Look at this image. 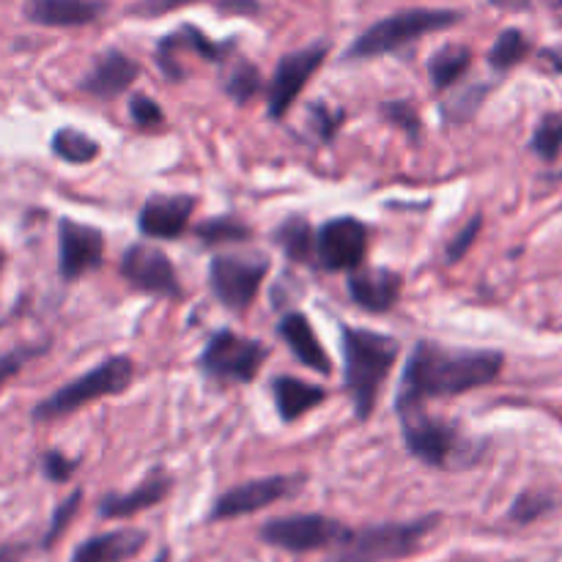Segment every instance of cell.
<instances>
[{"mask_svg": "<svg viewBox=\"0 0 562 562\" xmlns=\"http://www.w3.org/2000/svg\"><path fill=\"white\" fill-rule=\"evenodd\" d=\"M318 263L329 272L357 269L368 252V231L360 220L338 217L329 220L316 236Z\"/></svg>", "mask_w": 562, "mask_h": 562, "instance_id": "obj_12", "label": "cell"}, {"mask_svg": "<svg viewBox=\"0 0 562 562\" xmlns=\"http://www.w3.org/2000/svg\"><path fill=\"white\" fill-rule=\"evenodd\" d=\"M503 366L505 357L499 351L448 349L420 340L406 360L395 409H409L423 406L428 398H448L486 387L503 373Z\"/></svg>", "mask_w": 562, "mask_h": 562, "instance_id": "obj_1", "label": "cell"}, {"mask_svg": "<svg viewBox=\"0 0 562 562\" xmlns=\"http://www.w3.org/2000/svg\"><path fill=\"white\" fill-rule=\"evenodd\" d=\"M75 470H77V461L66 459L64 453H55V450H49V453L42 456V472L53 483H66Z\"/></svg>", "mask_w": 562, "mask_h": 562, "instance_id": "obj_35", "label": "cell"}, {"mask_svg": "<svg viewBox=\"0 0 562 562\" xmlns=\"http://www.w3.org/2000/svg\"><path fill=\"white\" fill-rule=\"evenodd\" d=\"M481 225H483L481 217H472L470 225L459 231V236L448 245V261H461V258L467 256V250L475 245L477 234H481Z\"/></svg>", "mask_w": 562, "mask_h": 562, "instance_id": "obj_36", "label": "cell"}, {"mask_svg": "<svg viewBox=\"0 0 562 562\" xmlns=\"http://www.w3.org/2000/svg\"><path fill=\"white\" fill-rule=\"evenodd\" d=\"M382 113L387 115L390 121H393V124H398V126H404L406 132H409L412 137H420V115L415 113V108H412V104H406V102H387L382 108Z\"/></svg>", "mask_w": 562, "mask_h": 562, "instance_id": "obj_34", "label": "cell"}, {"mask_svg": "<svg viewBox=\"0 0 562 562\" xmlns=\"http://www.w3.org/2000/svg\"><path fill=\"white\" fill-rule=\"evenodd\" d=\"M104 5L97 0H25V16L47 27L91 25L102 16Z\"/></svg>", "mask_w": 562, "mask_h": 562, "instance_id": "obj_17", "label": "cell"}, {"mask_svg": "<svg viewBox=\"0 0 562 562\" xmlns=\"http://www.w3.org/2000/svg\"><path fill=\"white\" fill-rule=\"evenodd\" d=\"M154 562H168V554H159V558L154 560Z\"/></svg>", "mask_w": 562, "mask_h": 562, "instance_id": "obj_42", "label": "cell"}, {"mask_svg": "<svg viewBox=\"0 0 562 562\" xmlns=\"http://www.w3.org/2000/svg\"><path fill=\"white\" fill-rule=\"evenodd\" d=\"M269 272L267 258H236L220 256L209 267V283H212L214 296L223 302L228 311H247L256 302L261 291L263 278Z\"/></svg>", "mask_w": 562, "mask_h": 562, "instance_id": "obj_9", "label": "cell"}, {"mask_svg": "<svg viewBox=\"0 0 562 562\" xmlns=\"http://www.w3.org/2000/svg\"><path fill=\"white\" fill-rule=\"evenodd\" d=\"M278 333H280V338L289 344L291 355H294L302 366L311 368V371H316V373H324V376H329V373H333V360L327 357L324 346L318 344V338H316V333H313L307 316H302V313H289V316L280 318Z\"/></svg>", "mask_w": 562, "mask_h": 562, "instance_id": "obj_20", "label": "cell"}, {"mask_svg": "<svg viewBox=\"0 0 562 562\" xmlns=\"http://www.w3.org/2000/svg\"><path fill=\"white\" fill-rule=\"evenodd\" d=\"M269 349L261 340L241 338L231 329H220L209 338L206 349L201 355V371L217 382H239L247 384L258 376Z\"/></svg>", "mask_w": 562, "mask_h": 562, "instance_id": "obj_8", "label": "cell"}, {"mask_svg": "<svg viewBox=\"0 0 562 562\" xmlns=\"http://www.w3.org/2000/svg\"><path fill=\"white\" fill-rule=\"evenodd\" d=\"M562 148V115H547L532 135V151L541 159H554Z\"/></svg>", "mask_w": 562, "mask_h": 562, "instance_id": "obj_29", "label": "cell"}, {"mask_svg": "<svg viewBox=\"0 0 562 562\" xmlns=\"http://www.w3.org/2000/svg\"><path fill=\"white\" fill-rule=\"evenodd\" d=\"M549 508H552V499L543 497V494H521L514 508H510V519L519 521V525H530L538 516L547 514Z\"/></svg>", "mask_w": 562, "mask_h": 562, "instance_id": "obj_31", "label": "cell"}, {"mask_svg": "<svg viewBox=\"0 0 562 562\" xmlns=\"http://www.w3.org/2000/svg\"><path fill=\"white\" fill-rule=\"evenodd\" d=\"M148 543V536L143 530H113L104 536L88 538L86 543L75 549L71 562H126L143 552Z\"/></svg>", "mask_w": 562, "mask_h": 562, "instance_id": "obj_19", "label": "cell"}, {"mask_svg": "<svg viewBox=\"0 0 562 562\" xmlns=\"http://www.w3.org/2000/svg\"><path fill=\"white\" fill-rule=\"evenodd\" d=\"M195 201L190 195H154L140 209V234L151 239H176L187 231Z\"/></svg>", "mask_w": 562, "mask_h": 562, "instance_id": "obj_15", "label": "cell"}, {"mask_svg": "<svg viewBox=\"0 0 562 562\" xmlns=\"http://www.w3.org/2000/svg\"><path fill=\"white\" fill-rule=\"evenodd\" d=\"M261 71H258L256 66L247 64V60H236V64L231 66L228 75H225L223 88L236 104H247L258 91H261Z\"/></svg>", "mask_w": 562, "mask_h": 562, "instance_id": "obj_26", "label": "cell"}, {"mask_svg": "<svg viewBox=\"0 0 562 562\" xmlns=\"http://www.w3.org/2000/svg\"><path fill=\"white\" fill-rule=\"evenodd\" d=\"M272 393H274V406H278V415L283 423L300 420L302 415H307L313 406H318L324 398H327V390L316 387V384H307L294 376L274 379Z\"/></svg>", "mask_w": 562, "mask_h": 562, "instance_id": "obj_22", "label": "cell"}, {"mask_svg": "<svg viewBox=\"0 0 562 562\" xmlns=\"http://www.w3.org/2000/svg\"><path fill=\"white\" fill-rule=\"evenodd\" d=\"M53 154L69 165H88L102 154L99 143L75 126H64L53 135Z\"/></svg>", "mask_w": 562, "mask_h": 562, "instance_id": "obj_25", "label": "cell"}, {"mask_svg": "<svg viewBox=\"0 0 562 562\" xmlns=\"http://www.w3.org/2000/svg\"><path fill=\"white\" fill-rule=\"evenodd\" d=\"M472 64V53L470 47H442L428 64V75H431V86L434 91H448L453 88L461 77L467 75Z\"/></svg>", "mask_w": 562, "mask_h": 562, "instance_id": "obj_23", "label": "cell"}, {"mask_svg": "<svg viewBox=\"0 0 562 562\" xmlns=\"http://www.w3.org/2000/svg\"><path fill=\"white\" fill-rule=\"evenodd\" d=\"M311 115H313V124H316L318 135H322L324 140H329V137L335 135L340 119H344V113H338V110H329L327 104H318V102L311 108Z\"/></svg>", "mask_w": 562, "mask_h": 562, "instance_id": "obj_37", "label": "cell"}, {"mask_svg": "<svg viewBox=\"0 0 562 562\" xmlns=\"http://www.w3.org/2000/svg\"><path fill=\"white\" fill-rule=\"evenodd\" d=\"M121 274L130 285L154 296H179V274L162 250L148 245H132L121 258Z\"/></svg>", "mask_w": 562, "mask_h": 562, "instance_id": "obj_14", "label": "cell"}, {"mask_svg": "<svg viewBox=\"0 0 562 562\" xmlns=\"http://www.w3.org/2000/svg\"><path fill=\"white\" fill-rule=\"evenodd\" d=\"M351 527L344 521L329 519L322 514H302V516H280V519L267 521L258 530L263 543L283 552L307 554V552H324V549H335L344 543L349 536Z\"/></svg>", "mask_w": 562, "mask_h": 562, "instance_id": "obj_7", "label": "cell"}, {"mask_svg": "<svg viewBox=\"0 0 562 562\" xmlns=\"http://www.w3.org/2000/svg\"><path fill=\"white\" fill-rule=\"evenodd\" d=\"M398 415L401 423H404L406 450L417 461H423L428 467H437V470H459V467L472 461L470 448H467L464 439H461V434L456 428L426 417L420 406L398 409Z\"/></svg>", "mask_w": 562, "mask_h": 562, "instance_id": "obj_6", "label": "cell"}, {"mask_svg": "<svg viewBox=\"0 0 562 562\" xmlns=\"http://www.w3.org/2000/svg\"><path fill=\"white\" fill-rule=\"evenodd\" d=\"M437 516L415 521H390L366 530H351L344 543L333 549L329 562H395L406 560L423 547L428 532L437 527Z\"/></svg>", "mask_w": 562, "mask_h": 562, "instance_id": "obj_3", "label": "cell"}, {"mask_svg": "<svg viewBox=\"0 0 562 562\" xmlns=\"http://www.w3.org/2000/svg\"><path fill=\"white\" fill-rule=\"evenodd\" d=\"M401 285V274L390 269H362L349 278V294L362 311L384 313L398 302Z\"/></svg>", "mask_w": 562, "mask_h": 562, "instance_id": "obj_18", "label": "cell"}, {"mask_svg": "<svg viewBox=\"0 0 562 562\" xmlns=\"http://www.w3.org/2000/svg\"><path fill=\"white\" fill-rule=\"evenodd\" d=\"M130 115H132V121L140 126V130H154V126H159L165 121L159 104L148 97H132Z\"/></svg>", "mask_w": 562, "mask_h": 562, "instance_id": "obj_33", "label": "cell"}, {"mask_svg": "<svg viewBox=\"0 0 562 562\" xmlns=\"http://www.w3.org/2000/svg\"><path fill=\"white\" fill-rule=\"evenodd\" d=\"M340 346H344V384L355 404L357 420H368L382 393L384 379L398 360V340L371 329L344 327Z\"/></svg>", "mask_w": 562, "mask_h": 562, "instance_id": "obj_2", "label": "cell"}, {"mask_svg": "<svg viewBox=\"0 0 562 562\" xmlns=\"http://www.w3.org/2000/svg\"><path fill=\"white\" fill-rule=\"evenodd\" d=\"M220 9H225V11H258V3H256V0H223V3H220Z\"/></svg>", "mask_w": 562, "mask_h": 562, "instance_id": "obj_40", "label": "cell"}, {"mask_svg": "<svg viewBox=\"0 0 562 562\" xmlns=\"http://www.w3.org/2000/svg\"><path fill=\"white\" fill-rule=\"evenodd\" d=\"M192 3V0H140V3L132 9V14L137 16H162L168 14V11H176L181 9V5Z\"/></svg>", "mask_w": 562, "mask_h": 562, "instance_id": "obj_38", "label": "cell"}, {"mask_svg": "<svg viewBox=\"0 0 562 562\" xmlns=\"http://www.w3.org/2000/svg\"><path fill=\"white\" fill-rule=\"evenodd\" d=\"M132 376H135V366H132L130 357H108V360L99 362L93 371H88L86 376L64 384V387L55 390L49 398L36 404L33 420L47 423L58 420V417L75 415L80 406L91 404V401L104 398V395L124 393L132 384Z\"/></svg>", "mask_w": 562, "mask_h": 562, "instance_id": "obj_4", "label": "cell"}, {"mask_svg": "<svg viewBox=\"0 0 562 562\" xmlns=\"http://www.w3.org/2000/svg\"><path fill=\"white\" fill-rule=\"evenodd\" d=\"M329 53L327 42L307 44V47L294 49V53L283 55L274 66V75L269 80L267 88V102H269V115L280 119V115L289 113V108L294 104V99L300 97L302 88L307 86L313 75L318 71V66L324 64Z\"/></svg>", "mask_w": 562, "mask_h": 562, "instance_id": "obj_11", "label": "cell"}, {"mask_svg": "<svg viewBox=\"0 0 562 562\" xmlns=\"http://www.w3.org/2000/svg\"><path fill=\"white\" fill-rule=\"evenodd\" d=\"M80 499H82V492H75L58 505V510H55L53 521H49V527H47V536H44V541H42L44 549H49L60 536H64L66 527H69V521L75 519L77 508H80Z\"/></svg>", "mask_w": 562, "mask_h": 562, "instance_id": "obj_30", "label": "cell"}, {"mask_svg": "<svg viewBox=\"0 0 562 562\" xmlns=\"http://www.w3.org/2000/svg\"><path fill=\"white\" fill-rule=\"evenodd\" d=\"M206 245H223V241H247L250 239V228L234 217H217L209 223L198 225L195 231Z\"/></svg>", "mask_w": 562, "mask_h": 562, "instance_id": "obj_28", "label": "cell"}, {"mask_svg": "<svg viewBox=\"0 0 562 562\" xmlns=\"http://www.w3.org/2000/svg\"><path fill=\"white\" fill-rule=\"evenodd\" d=\"M492 5H497V9H505V11H521L530 5V0H488Z\"/></svg>", "mask_w": 562, "mask_h": 562, "instance_id": "obj_41", "label": "cell"}, {"mask_svg": "<svg viewBox=\"0 0 562 562\" xmlns=\"http://www.w3.org/2000/svg\"><path fill=\"white\" fill-rule=\"evenodd\" d=\"M44 351V346H16L14 351L0 357V387H3L9 379H14L16 373L25 368V362H31L33 357H38Z\"/></svg>", "mask_w": 562, "mask_h": 562, "instance_id": "obj_32", "label": "cell"}, {"mask_svg": "<svg viewBox=\"0 0 562 562\" xmlns=\"http://www.w3.org/2000/svg\"><path fill=\"white\" fill-rule=\"evenodd\" d=\"M302 486H305V477L302 475H272L261 477V481L241 483V486H234L231 492L220 494L214 499V508L209 514V519L228 521L239 519V516H250L256 510L280 503V499L294 497Z\"/></svg>", "mask_w": 562, "mask_h": 562, "instance_id": "obj_10", "label": "cell"}, {"mask_svg": "<svg viewBox=\"0 0 562 562\" xmlns=\"http://www.w3.org/2000/svg\"><path fill=\"white\" fill-rule=\"evenodd\" d=\"M461 20L459 11L448 9H412L401 11V14L384 16L376 25L368 27L349 49V58H376V55L395 53L404 44L417 42L420 36L434 31H445V27L456 25Z\"/></svg>", "mask_w": 562, "mask_h": 562, "instance_id": "obj_5", "label": "cell"}, {"mask_svg": "<svg viewBox=\"0 0 562 562\" xmlns=\"http://www.w3.org/2000/svg\"><path fill=\"white\" fill-rule=\"evenodd\" d=\"M137 75H140L137 60L119 53V49H110V53H104L102 58L93 64V69L82 77L80 88L97 99H115L135 82Z\"/></svg>", "mask_w": 562, "mask_h": 562, "instance_id": "obj_16", "label": "cell"}, {"mask_svg": "<svg viewBox=\"0 0 562 562\" xmlns=\"http://www.w3.org/2000/svg\"><path fill=\"white\" fill-rule=\"evenodd\" d=\"M554 5H558V9L562 11V0H554Z\"/></svg>", "mask_w": 562, "mask_h": 562, "instance_id": "obj_43", "label": "cell"}, {"mask_svg": "<svg viewBox=\"0 0 562 562\" xmlns=\"http://www.w3.org/2000/svg\"><path fill=\"white\" fill-rule=\"evenodd\" d=\"M27 554L25 543H5L0 547V562H22Z\"/></svg>", "mask_w": 562, "mask_h": 562, "instance_id": "obj_39", "label": "cell"}, {"mask_svg": "<svg viewBox=\"0 0 562 562\" xmlns=\"http://www.w3.org/2000/svg\"><path fill=\"white\" fill-rule=\"evenodd\" d=\"M58 269L66 283H75L82 274L102 267L104 258V236L102 231L91 225L75 223V220H60L58 225Z\"/></svg>", "mask_w": 562, "mask_h": 562, "instance_id": "obj_13", "label": "cell"}, {"mask_svg": "<svg viewBox=\"0 0 562 562\" xmlns=\"http://www.w3.org/2000/svg\"><path fill=\"white\" fill-rule=\"evenodd\" d=\"M0 267H3V256H0Z\"/></svg>", "mask_w": 562, "mask_h": 562, "instance_id": "obj_44", "label": "cell"}, {"mask_svg": "<svg viewBox=\"0 0 562 562\" xmlns=\"http://www.w3.org/2000/svg\"><path fill=\"white\" fill-rule=\"evenodd\" d=\"M527 53H530V42H527V36L521 31H505L499 33V38L494 42L492 53H488V64L494 66V69L505 71L510 69V66L521 64V60L527 58Z\"/></svg>", "mask_w": 562, "mask_h": 562, "instance_id": "obj_27", "label": "cell"}, {"mask_svg": "<svg viewBox=\"0 0 562 562\" xmlns=\"http://www.w3.org/2000/svg\"><path fill=\"white\" fill-rule=\"evenodd\" d=\"M170 492V477L165 472H151L146 481L137 488L126 494H108L99 505V514L104 519H126V516H135L140 510L154 508V505L162 503Z\"/></svg>", "mask_w": 562, "mask_h": 562, "instance_id": "obj_21", "label": "cell"}, {"mask_svg": "<svg viewBox=\"0 0 562 562\" xmlns=\"http://www.w3.org/2000/svg\"><path fill=\"white\" fill-rule=\"evenodd\" d=\"M274 241L285 250V256L296 263L311 261L313 247H316V236H313L311 223H307L302 214H291L289 220L280 223V228L274 231Z\"/></svg>", "mask_w": 562, "mask_h": 562, "instance_id": "obj_24", "label": "cell"}]
</instances>
